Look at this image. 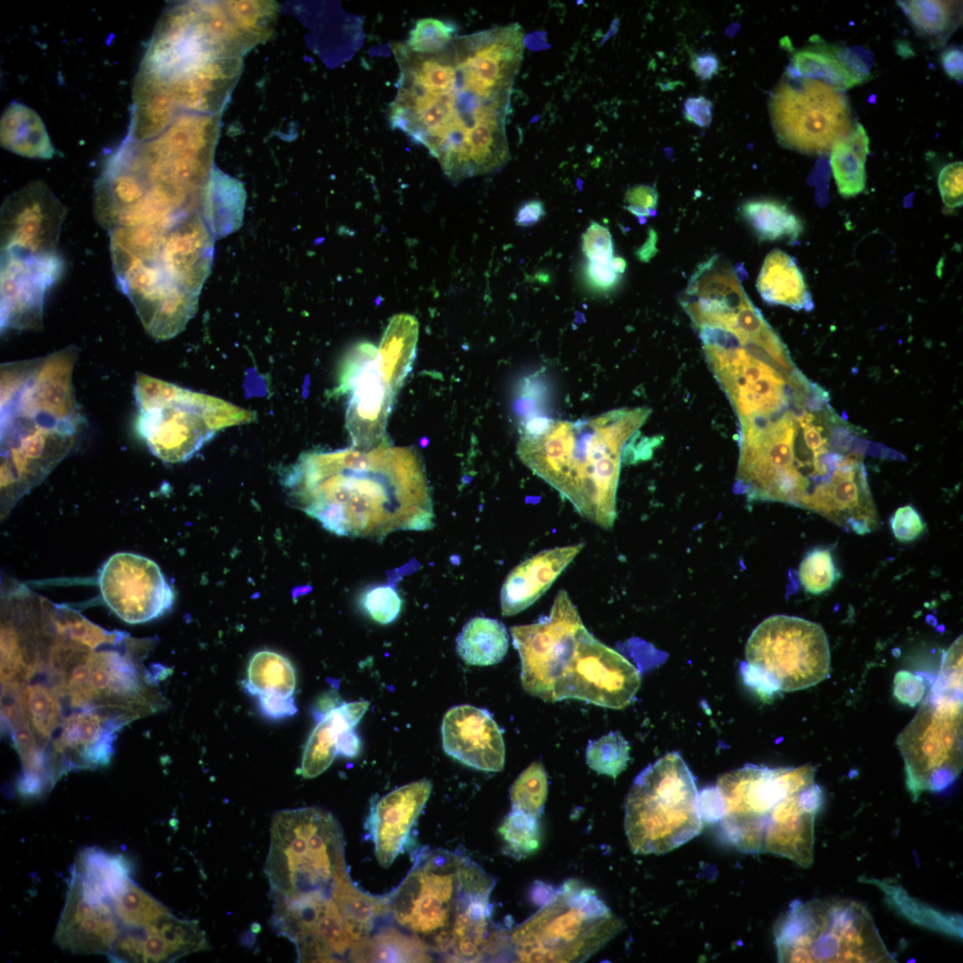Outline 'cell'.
Returning a JSON list of instances; mask_svg holds the SVG:
<instances>
[{
	"label": "cell",
	"mask_w": 963,
	"mask_h": 963,
	"mask_svg": "<svg viewBox=\"0 0 963 963\" xmlns=\"http://www.w3.org/2000/svg\"><path fill=\"white\" fill-rule=\"evenodd\" d=\"M71 872L110 901L132 879L131 866L123 855L109 853L97 847L81 851Z\"/></svg>",
	"instance_id": "37"
},
{
	"label": "cell",
	"mask_w": 963,
	"mask_h": 963,
	"mask_svg": "<svg viewBox=\"0 0 963 963\" xmlns=\"http://www.w3.org/2000/svg\"><path fill=\"white\" fill-rule=\"evenodd\" d=\"M890 526L898 541L910 542L919 537L926 523L919 513L910 505L899 507L890 519Z\"/></svg>",
	"instance_id": "50"
},
{
	"label": "cell",
	"mask_w": 963,
	"mask_h": 963,
	"mask_svg": "<svg viewBox=\"0 0 963 963\" xmlns=\"http://www.w3.org/2000/svg\"><path fill=\"white\" fill-rule=\"evenodd\" d=\"M913 801L950 786L963 767L962 636L943 653L936 679L896 738Z\"/></svg>",
	"instance_id": "9"
},
{
	"label": "cell",
	"mask_w": 963,
	"mask_h": 963,
	"mask_svg": "<svg viewBox=\"0 0 963 963\" xmlns=\"http://www.w3.org/2000/svg\"><path fill=\"white\" fill-rule=\"evenodd\" d=\"M133 391L137 432L165 463L187 461L219 430L255 418L253 412L222 399L144 374L137 375Z\"/></svg>",
	"instance_id": "11"
},
{
	"label": "cell",
	"mask_w": 963,
	"mask_h": 963,
	"mask_svg": "<svg viewBox=\"0 0 963 963\" xmlns=\"http://www.w3.org/2000/svg\"><path fill=\"white\" fill-rule=\"evenodd\" d=\"M745 655L743 679L765 698L812 687L830 675L825 630L800 617L778 614L762 621L751 633Z\"/></svg>",
	"instance_id": "15"
},
{
	"label": "cell",
	"mask_w": 963,
	"mask_h": 963,
	"mask_svg": "<svg viewBox=\"0 0 963 963\" xmlns=\"http://www.w3.org/2000/svg\"><path fill=\"white\" fill-rule=\"evenodd\" d=\"M624 827L637 854H661L703 829L695 778L678 752L648 765L634 779L625 800Z\"/></svg>",
	"instance_id": "14"
},
{
	"label": "cell",
	"mask_w": 963,
	"mask_h": 963,
	"mask_svg": "<svg viewBox=\"0 0 963 963\" xmlns=\"http://www.w3.org/2000/svg\"><path fill=\"white\" fill-rule=\"evenodd\" d=\"M963 163L955 161L945 165L938 175V188L943 204L957 209L963 203Z\"/></svg>",
	"instance_id": "49"
},
{
	"label": "cell",
	"mask_w": 963,
	"mask_h": 963,
	"mask_svg": "<svg viewBox=\"0 0 963 963\" xmlns=\"http://www.w3.org/2000/svg\"><path fill=\"white\" fill-rule=\"evenodd\" d=\"M494 885L493 877L463 854L421 851L390 894V912L445 961H483L498 929L491 919Z\"/></svg>",
	"instance_id": "6"
},
{
	"label": "cell",
	"mask_w": 963,
	"mask_h": 963,
	"mask_svg": "<svg viewBox=\"0 0 963 963\" xmlns=\"http://www.w3.org/2000/svg\"><path fill=\"white\" fill-rule=\"evenodd\" d=\"M360 748L361 742L354 728H347L340 734L337 741L338 755L353 758L358 754Z\"/></svg>",
	"instance_id": "60"
},
{
	"label": "cell",
	"mask_w": 963,
	"mask_h": 963,
	"mask_svg": "<svg viewBox=\"0 0 963 963\" xmlns=\"http://www.w3.org/2000/svg\"><path fill=\"white\" fill-rule=\"evenodd\" d=\"M458 655L468 664L493 665L504 658L509 646L505 625L488 617L469 620L456 639Z\"/></svg>",
	"instance_id": "36"
},
{
	"label": "cell",
	"mask_w": 963,
	"mask_h": 963,
	"mask_svg": "<svg viewBox=\"0 0 963 963\" xmlns=\"http://www.w3.org/2000/svg\"><path fill=\"white\" fill-rule=\"evenodd\" d=\"M418 333L419 324L414 316L395 315L390 320L377 347L380 374L395 395L412 369Z\"/></svg>",
	"instance_id": "31"
},
{
	"label": "cell",
	"mask_w": 963,
	"mask_h": 963,
	"mask_svg": "<svg viewBox=\"0 0 963 963\" xmlns=\"http://www.w3.org/2000/svg\"><path fill=\"white\" fill-rule=\"evenodd\" d=\"M773 934L779 962H896L865 905L851 899L794 900Z\"/></svg>",
	"instance_id": "10"
},
{
	"label": "cell",
	"mask_w": 963,
	"mask_h": 963,
	"mask_svg": "<svg viewBox=\"0 0 963 963\" xmlns=\"http://www.w3.org/2000/svg\"><path fill=\"white\" fill-rule=\"evenodd\" d=\"M424 942L395 927H385L373 936L352 943L348 959L352 962H431Z\"/></svg>",
	"instance_id": "34"
},
{
	"label": "cell",
	"mask_w": 963,
	"mask_h": 963,
	"mask_svg": "<svg viewBox=\"0 0 963 963\" xmlns=\"http://www.w3.org/2000/svg\"><path fill=\"white\" fill-rule=\"evenodd\" d=\"M565 590H560L548 615L510 629L521 660V683L530 695L552 703L554 687L585 629Z\"/></svg>",
	"instance_id": "17"
},
{
	"label": "cell",
	"mask_w": 963,
	"mask_h": 963,
	"mask_svg": "<svg viewBox=\"0 0 963 963\" xmlns=\"http://www.w3.org/2000/svg\"><path fill=\"white\" fill-rule=\"evenodd\" d=\"M783 81L770 101L774 129L780 141L796 151L830 150L851 130V111L843 92L821 81Z\"/></svg>",
	"instance_id": "16"
},
{
	"label": "cell",
	"mask_w": 963,
	"mask_h": 963,
	"mask_svg": "<svg viewBox=\"0 0 963 963\" xmlns=\"http://www.w3.org/2000/svg\"><path fill=\"white\" fill-rule=\"evenodd\" d=\"M122 927L144 928L170 910L131 879L111 901Z\"/></svg>",
	"instance_id": "40"
},
{
	"label": "cell",
	"mask_w": 963,
	"mask_h": 963,
	"mask_svg": "<svg viewBox=\"0 0 963 963\" xmlns=\"http://www.w3.org/2000/svg\"><path fill=\"white\" fill-rule=\"evenodd\" d=\"M699 809L702 819L706 822H719L722 817V807L716 787L704 788L699 794Z\"/></svg>",
	"instance_id": "56"
},
{
	"label": "cell",
	"mask_w": 963,
	"mask_h": 963,
	"mask_svg": "<svg viewBox=\"0 0 963 963\" xmlns=\"http://www.w3.org/2000/svg\"><path fill=\"white\" fill-rule=\"evenodd\" d=\"M208 949L198 922L170 911L144 928L122 927L107 957L112 962H172Z\"/></svg>",
	"instance_id": "24"
},
{
	"label": "cell",
	"mask_w": 963,
	"mask_h": 963,
	"mask_svg": "<svg viewBox=\"0 0 963 963\" xmlns=\"http://www.w3.org/2000/svg\"><path fill=\"white\" fill-rule=\"evenodd\" d=\"M498 832L506 851L517 858L534 852L540 844L541 832L538 818L512 810L505 818Z\"/></svg>",
	"instance_id": "43"
},
{
	"label": "cell",
	"mask_w": 963,
	"mask_h": 963,
	"mask_svg": "<svg viewBox=\"0 0 963 963\" xmlns=\"http://www.w3.org/2000/svg\"><path fill=\"white\" fill-rule=\"evenodd\" d=\"M121 928L111 901L70 873L54 943L72 954L108 956Z\"/></svg>",
	"instance_id": "23"
},
{
	"label": "cell",
	"mask_w": 963,
	"mask_h": 963,
	"mask_svg": "<svg viewBox=\"0 0 963 963\" xmlns=\"http://www.w3.org/2000/svg\"><path fill=\"white\" fill-rule=\"evenodd\" d=\"M217 127L183 115L154 139L126 140L95 185V214L109 232L203 212Z\"/></svg>",
	"instance_id": "3"
},
{
	"label": "cell",
	"mask_w": 963,
	"mask_h": 963,
	"mask_svg": "<svg viewBox=\"0 0 963 963\" xmlns=\"http://www.w3.org/2000/svg\"><path fill=\"white\" fill-rule=\"evenodd\" d=\"M441 738L444 752L466 766L488 772L504 768L502 731L486 709L470 704L450 708L442 719Z\"/></svg>",
	"instance_id": "25"
},
{
	"label": "cell",
	"mask_w": 963,
	"mask_h": 963,
	"mask_svg": "<svg viewBox=\"0 0 963 963\" xmlns=\"http://www.w3.org/2000/svg\"><path fill=\"white\" fill-rule=\"evenodd\" d=\"M117 284L146 333L170 339L194 316L214 247L198 233L149 225L110 232Z\"/></svg>",
	"instance_id": "7"
},
{
	"label": "cell",
	"mask_w": 963,
	"mask_h": 963,
	"mask_svg": "<svg viewBox=\"0 0 963 963\" xmlns=\"http://www.w3.org/2000/svg\"><path fill=\"white\" fill-rule=\"evenodd\" d=\"M1 145L28 158L51 159L54 148L45 124L31 108L21 103H10L1 118Z\"/></svg>",
	"instance_id": "33"
},
{
	"label": "cell",
	"mask_w": 963,
	"mask_h": 963,
	"mask_svg": "<svg viewBox=\"0 0 963 963\" xmlns=\"http://www.w3.org/2000/svg\"><path fill=\"white\" fill-rule=\"evenodd\" d=\"M338 693L331 690L321 696L313 707V715L317 720H321L327 712L342 704Z\"/></svg>",
	"instance_id": "61"
},
{
	"label": "cell",
	"mask_w": 963,
	"mask_h": 963,
	"mask_svg": "<svg viewBox=\"0 0 963 963\" xmlns=\"http://www.w3.org/2000/svg\"><path fill=\"white\" fill-rule=\"evenodd\" d=\"M344 862L342 827L330 812L306 807L274 815L264 868L272 901L332 895Z\"/></svg>",
	"instance_id": "13"
},
{
	"label": "cell",
	"mask_w": 963,
	"mask_h": 963,
	"mask_svg": "<svg viewBox=\"0 0 963 963\" xmlns=\"http://www.w3.org/2000/svg\"><path fill=\"white\" fill-rule=\"evenodd\" d=\"M761 299L770 305L810 311L814 304L795 259L775 249L765 258L756 281Z\"/></svg>",
	"instance_id": "29"
},
{
	"label": "cell",
	"mask_w": 963,
	"mask_h": 963,
	"mask_svg": "<svg viewBox=\"0 0 963 963\" xmlns=\"http://www.w3.org/2000/svg\"><path fill=\"white\" fill-rule=\"evenodd\" d=\"M787 77L821 81L840 91L866 81L852 68L849 49L827 45L807 46L797 51L787 68Z\"/></svg>",
	"instance_id": "32"
},
{
	"label": "cell",
	"mask_w": 963,
	"mask_h": 963,
	"mask_svg": "<svg viewBox=\"0 0 963 963\" xmlns=\"http://www.w3.org/2000/svg\"><path fill=\"white\" fill-rule=\"evenodd\" d=\"M98 584L105 604L128 623L158 618L175 601V593L158 564L134 553L110 556L100 570Z\"/></svg>",
	"instance_id": "20"
},
{
	"label": "cell",
	"mask_w": 963,
	"mask_h": 963,
	"mask_svg": "<svg viewBox=\"0 0 963 963\" xmlns=\"http://www.w3.org/2000/svg\"><path fill=\"white\" fill-rule=\"evenodd\" d=\"M548 782L544 766L532 762L515 779L510 789L512 810L539 818L547 796Z\"/></svg>",
	"instance_id": "41"
},
{
	"label": "cell",
	"mask_w": 963,
	"mask_h": 963,
	"mask_svg": "<svg viewBox=\"0 0 963 963\" xmlns=\"http://www.w3.org/2000/svg\"><path fill=\"white\" fill-rule=\"evenodd\" d=\"M399 66L392 129L425 147L453 182L498 171L510 159L506 119L523 52L518 24L455 37L432 54L392 45Z\"/></svg>",
	"instance_id": "1"
},
{
	"label": "cell",
	"mask_w": 963,
	"mask_h": 963,
	"mask_svg": "<svg viewBox=\"0 0 963 963\" xmlns=\"http://www.w3.org/2000/svg\"><path fill=\"white\" fill-rule=\"evenodd\" d=\"M63 269L60 253L30 257L1 254V331L40 328L46 293Z\"/></svg>",
	"instance_id": "22"
},
{
	"label": "cell",
	"mask_w": 963,
	"mask_h": 963,
	"mask_svg": "<svg viewBox=\"0 0 963 963\" xmlns=\"http://www.w3.org/2000/svg\"><path fill=\"white\" fill-rule=\"evenodd\" d=\"M581 247L588 261L609 262L614 258L610 231L594 221L582 235Z\"/></svg>",
	"instance_id": "48"
},
{
	"label": "cell",
	"mask_w": 963,
	"mask_h": 963,
	"mask_svg": "<svg viewBox=\"0 0 963 963\" xmlns=\"http://www.w3.org/2000/svg\"><path fill=\"white\" fill-rule=\"evenodd\" d=\"M432 789V782L422 779L398 787L373 802L366 826L381 866L389 867L404 851Z\"/></svg>",
	"instance_id": "26"
},
{
	"label": "cell",
	"mask_w": 963,
	"mask_h": 963,
	"mask_svg": "<svg viewBox=\"0 0 963 963\" xmlns=\"http://www.w3.org/2000/svg\"><path fill=\"white\" fill-rule=\"evenodd\" d=\"M360 605L372 620L389 624L399 615L402 600L392 586L382 585L367 589L361 597Z\"/></svg>",
	"instance_id": "47"
},
{
	"label": "cell",
	"mask_w": 963,
	"mask_h": 963,
	"mask_svg": "<svg viewBox=\"0 0 963 963\" xmlns=\"http://www.w3.org/2000/svg\"><path fill=\"white\" fill-rule=\"evenodd\" d=\"M869 139L861 124L831 148L830 165L838 193L844 198L854 197L866 186V160Z\"/></svg>",
	"instance_id": "35"
},
{
	"label": "cell",
	"mask_w": 963,
	"mask_h": 963,
	"mask_svg": "<svg viewBox=\"0 0 963 963\" xmlns=\"http://www.w3.org/2000/svg\"><path fill=\"white\" fill-rule=\"evenodd\" d=\"M913 26L926 35L944 33L952 22L951 4L943 1H897Z\"/></svg>",
	"instance_id": "44"
},
{
	"label": "cell",
	"mask_w": 963,
	"mask_h": 963,
	"mask_svg": "<svg viewBox=\"0 0 963 963\" xmlns=\"http://www.w3.org/2000/svg\"><path fill=\"white\" fill-rule=\"evenodd\" d=\"M690 68L700 79L709 80L718 73L720 61L711 52L694 53L690 55Z\"/></svg>",
	"instance_id": "57"
},
{
	"label": "cell",
	"mask_w": 963,
	"mask_h": 963,
	"mask_svg": "<svg viewBox=\"0 0 963 963\" xmlns=\"http://www.w3.org/2000/svg\"><path fill=\"white\" fill-rule=\"evenodd\" d=\"M624 200L627 203L626 209L639 219L656 213L658 193L653 185H633L627 190Z\"/></svg>",
	"instance_id": "52"
},
{
	"label": "cell",
	"mask_w": 963,
	"mask_h": 963,
	"mask_svg": "<svg viewBox=\"0 0 963 963\" xmlns=\"http://www.w3.org/2000/svg\"><path fill=\"white\" fill-rule=\"evenodd\" d=\"M741 213L761 241L787 240L793 243L803 231L802 220L776 200H749L742 205Z\"/></svg>",
	"instance_id": "38"
},
{
	"label": "cell",
	"mask_w": 963,
	"mask_h": 963,
	"mask_svg": "<svg viewBox=\"0 0 963 963\" xmlns=\"http://www.w3.org/2000/svg\"><path fill=\"white\" fill-rule=\"evenodd\" d=\"M332 898L352 943L368 937L376 920L390 912V895L375 896L360 890L351 881L345 862L335 874Z\"/></svg>",
	"instance_id": "30"
},
{
	"label": "cell",
	"mask_w": 963,
	"mask_h": 963,
	"mask_svg": "<svg viewBox=\"0 0 963 963\" xmlns=\"http://www.w3.org/2000/svg\"><path fill=\"white\" fill-rule=\"evenodd\" d=\"M621 927V920L592 888L570 879L509 934L510 951L520 962H581Z\"/></svg>",
	"instance_id": "12"
},
{
	"label": "cell",
	"mask_w": 963,
	"mask_h": 963,
	"mask_svg": "<svg viewBox=\"0 0 963 963\" xmlns=\"http://www.w3.org/2000/svg\"><path fill=\"white\" fill-rule=\"evenodd\" d=\"M629 759L630 745L618 731L590 741L586 749L588 767L613 778L626 769Z\"/></svg>",
	"instance_id": "42"
},
{
	"label": "cell",
	"mask_w": 963,
	"mask_h": 963,
	"mask_svg": "<svg viewBox=\"0 0 963 963\" xmlns=\"http://www.w3.org/2000/svg\"><path fill=\"white\" fill-rule=\"evenodd\" d=\"M656 242L657 235L654 230H649L648 238L646 243L637 251L636 254L638 258L643 261L647 262L656 252Z\"/></svg>",
	"instance_id": "62"
},
{
	"label": "cell",
	"mask_w": 963,
	"mask_h": 963,
	"mask_svg": "<svg viewBox=\"0 0 963 963\" xmlns=\"http://www.w3.org/2000/svg\"><path fill=\"white\" fill-rule=\"evenodd\" d=\"M296 687L295 669L284 655L262 650L253 654L247 669L243 687L251 695L276 692L292 696Z\"/></svg>",
	"instance_id": "39"
},
{
	"label": "cell",
	"mask_w": 963,
	"mask_h": 963,
	"mask_svg": "<svg viewBox=\"0 0 963 963\" xmlns=\"http://www.w3.org/2000/svg\"><path fill=\"white\" fill-rule=\"evenodd\" d=\"M798 577L804 590L819 595L829 590L838 578L830 550L815 548L802 560Z\"/></svg>",
	"instance_id": "45"
},
{
	"label": "cell",
	"mask_w": 963,
	"mask_h": 963,
	"mask_svg": "<svg viewBox=\"0 0 963 963\" xmlns=\"http://www.w3.org/2000/svg\"><path fill=\"white\" fill-rule=\"evenodd\" d=\"M584 546L576 543L542 550L512 569L500 591L502 615H515L537 601Z\"/></svg>",
	"instance_id": "27"
},
{
	"label": "cell",
	"mask_w": 963,
	"mask_h": 963,
	"mask_svg": "<svg viewBox=\"0 0 963 963\" xmlns=\"http://www.w3.org/2000/svg\"><path fill=\"white\" fill-rule=\"evenodd\" d=\"M650 412L619 408L577 421L536 419L521 436L517 455L580 515L608 530L616 519L624 452Z\"/></svg>",
	"instance_id": "5"
},
{
	"label": "cell",
	"mask_w": 963,
	"mask_h": 963,
	"mask_svg": "<svg viewBox=\"0 0 963 963\" xmlns=\"http://www.w3.org/2000/svg\"><path fill=\"white\" fill-rule=\"evenodd\" d=\"M625 268L626 261L621 257H614L609 262L588 261L586 275L594 287L601 291H608L619 283Z\"/></svg>",
	"instance_id": "51"
},
{
	"label": "cell",
	"mask_w": 963,
	"mask_h": 963,
	"mask_svg": "<svg viewBox=\"0 0 963 963\" xmlns=\"http://www.w3.org/2000/svg\"><path fill=\"white\" fill-rule=\"evenodd\" d=\"M815 773L811 764H745L720 775L715 787L727 840L744 852L771 853L811 867L815 820L824 801Z\"/></svg>",
	"instance_id": "8"
},
{
	"label": "cell",
	"mask_w": 963,
	"mask_h": 963,
	"mask_svg": "<svg viewBox=\"0 0 963 963\" xmlns=\"http://www.w3.org/2000/svg\"><path fill=\"white\" fill-rule=\"evenodd\" d=\"M66 214V207L42 181L14 192L1 208V254L29 257L59 253Z\"/></svg>",
	"instance_id": "21"
},
{
	"label": "cell",
	"mask_w": 963,
	"mask_h": 963,
	"mask_svg": "<svg viewBox=\"0 0 963 963\" xmlns=\"http://www.w3.org/2000/svg\"><path fill=\"white\" fill-rule=\"evenodd\" d=\"M640 683L636 667L585 628L554 687L552 703L578 699L622 709L633 701Z\"/></svg>",
	"instance_id": "18"
},
{
	"label": "cell",
	"mask_w": 963,
	"mask_h": 963,
	"mask_svg": "<svg viewBox=\"0 0 963 963\" xmlns=\"http://www.w3.org/2000/svg\"><path fill=\"white\" fill-rule=\"evenodd\" d=\"M943 70L951 78L961 80L963 75V54L958 47L945 49L941 54Z\"/></svg>",
	"instance_id": "59"
},
{
	"label": "cell",
	"mask_w": 963,
	"mask_h": 963,
	"mask_svg": "<svg viewBox=\"0 0 963 963\" xmlns=\"http://www.w3.org/2000/svg\"><path fill=\"white\" fill-rule=\"evenodd\" d=\"M333 393L349 394L346 426L353 446L370 449L387 441L386 426L396 395L380 374L375 345L361 342L348 350Z\"/></svg>",
	"instance_id": "19"
},
{
	"label": "cell",
	"mask_w": 963,
	"mask_h": 963,
	"mask_svg": "<svg viewBox=\"0 0 963 963\" xmlns=\"http://www.w3.org/2000/svg\"><path fill=\"white\" fill-rule=\"evenodd\" d=\"M457 27L435 18L418 20L404 41L413 52L432 54L445 47L455 37Z\"/></svg>",
	"instance_id": "46"
},
{
	"label": "cell",
	"mask_w": 963,
	"mask_h": 963,
	"mask_svg": "<svg viewBox=\"0 0 963 963\" xmlns=\"http://www.w3.org/2000/svg\"><path fill=\"white\" fill-rule=\"evenodd\" d=\"M78 350L1 365L2 506L39 484L78 445L85 418L72 385Z\"/></svg>",
	"instance_id": "4"
},
{
	"label": "cell",
	"mask_w": 963,
	"mask_h": 963,
	"mask_svg": "<svg viewBox=\"0 0 963 963\" xmlns=\"http://www.w3.org/2000/svg\"><path fill=\"white\" fill-rule=\"evenodd\" d=\"M369 706L367 701L343 703L327 712L312 730L304 748L301 774L313 778L323 773L337 753L340 734L355 728Z\"/></svg>",
	"instance_id": "28"
},
{
	"label": "cell",
	"mask_w": 963,
	"mask_h": 963,
	"mask_svg": "<svg viewBox=\"0 0 963 963\" xmlns=\"http://www.w3.org/2000/svg\"><path fill=\"white\" fill-rule=\"evenodd\" d=\"M925 684L922 677L907 671H900L894 676L893 694L901 703L915 706L922 700Z\"/></svg>",
	"instance_id": "53"
},
{
	"label": "cell",
	"mask_w": 963,
	"mask_h": 963,
	"mask_svg": "<svg viewBox=\"0 0 963 963\" xmlns=\"http://www.w3.org/2000/svg\"><path fill=\"white\" fill-rule=\"evenodd\" d=\"M684 118L702 128H708L712 119V103L700 95L688 97L683 106Z\"/></svg>",
	"instance_id": "55"
},
{
	"label": "cell",
	"mask_w": 963,
	"mask_h": 963,
	"mask_svg": "<svg viewBox=\"0 0 963 963\" xmlns=\"http://www.w3.org/2000/svg\"><path fill=\"white\" fill-rule=\"evenodd\" d=\"M261 713L271 720H282L297 712L292 696L266 692L258 696Z\"/></svg>",
	"instance_id": "54"
},
{
	"label": "cell",
	"mask_w": 963,
	"mask_h": 963,
	"mask_svg": "<svg viewBox=\"0 0 963 963\" xmlns=\"http://www.w3.org/2000/svg\"><path fill=\"white\" fill-rule=\"evenodd\" d=\"M544 204L539 200H530L517 210L515 223L520 226H530L539 222L545 215Z\"/></svg>",
	"instance_id": "58"
},
{
	"label": "cell",
	"mask_w": 963,
	"mask_h": 963,
	"mask_svg": "<svg viewBox=\"0 0 963 963\" xmlns=\"http://www.w3.org/2000/svg\"><path fill=\"white\" fill-rule=\"evenodd\" d=\"M282 483L298 508L339 536L382 542L394 531L434 526L424 465L412 448L385 441L370 449L306 451Z\"/></svg>",
	"instance_id": "2"
}]
</instances>
